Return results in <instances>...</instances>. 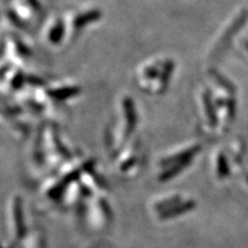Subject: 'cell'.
Here are the masks:
<instances>
[{
  "label": "cell",
  "mask_w": 248,
  "mask_h": 248,
  "mask_svg": "<svg viewBox=\"0 0 248 248\" xmlns=\"http://www.w3.org/2000/svg\"><path fill=\"white\" fill-rule=\"evenodd\" d=\"M194 201L185 199L182 195H164L154 200L151 204V210L154 214L155 218L159 221L171 219L184 215L185 213L193 209Z\"/></svg>",
  "instance_id": "cell-1"
},
{
  "label": "cell",
  "mask_w": 248,
  "mask_h": 248,
  "mask_svg": "<svg viewBox=\"0 0 248 248\" xmlns=\"http://www.w3.org/2000/svg\"><path fill=\"white\" fill-rule=\"evenodd\" d=\"M110 212L109 204L104 198H95L86 206V221L90 226L100 230L109 224V219L111 218Z\"/></svg>",
  "instance_id": "cell-2"
},
{
  "label": "cell",
  "mask_w": 248,
  "mask_h": 248,
  "mask_svg": "<svg viewBox=\"0 0 248 248\" xmlns=\"http://www.w3.org/2000/svg\"><path fill=\"white\" fill-rule=\"evenodd\" d=\"M7 214L8 229L11 231L12 238H13V240L22 239L24 233H26V229H24L23 221L22 201L20 198H12L7 206Z\"/></svg>",
  "instance_id": "cell-3"
},
{
  "label": "cell",
  "mask_w": 248,
  "mask_h": 248,
  "mask_svg": "<svg viewBox=\"0 0 248 248\" xmlns=\"http://www.w3.org/2000/svg\"><path fill=\"white\" fill-rule=\"evenodd\" d=\"M20 248H45L44 234L39 229H31L24 233Z\"/></svg>",
  "instance_id": "cell-4"
},
{
  "label": "cell",
  "mask_w": 248,
  "mask_h": 248,
  "mask_svg": "<svg viewBox=\"0 0 248 248\" xmlns=\"http://www.w3.org/2000/svg\"><path fill=\"white\" fill-rule=\"evenodd\" d=\"M98 248H108V247H98Z\"/></svg>",
  "instance_id": "cell-5"
}]
</instances>
